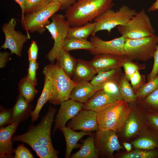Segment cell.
Masks as SVG:
<instances>
[{
    "mask_svg": "<svg viewBox=\"0 0 158 158\" xmlns=\"http://www.w3.org/2000/svg\"><path fill=\"white\" fill-rule=\"evenodd\" d=\"M147 111L158 112V87L145 97L135 102Z\"/></svg>",
    "mask_w": 158,
    "mask_h": 158,
    "instance_id": "32",
    "label": "cell"
},
{
    "mask_svg": "<svg viewBox=\"0 0 158 158\" xmlns=\"http://www.w3.org/2000/svg\"></svg>",
    "mask_w": 158,
    "mask_h": 158,
    "instance_id": "50",
    "label": "cell"
},
{
    "mask_svg": "<svg viewBox=\"0 0 158 158\" xmlns=\"http://www.w3.org/2000/svg\"><path fill=\"white\" fill-rule=\"evenodd\" d=\"M35 86L26 75L21 80L19 83V95L23 97L28 102L31 103L38 92Z\"/></svg>",
    "mask_w": 158,
    "mask_h": 158,
    "instance_id": "31",
    "label": "cell"
},
{
    "mask_svg": "<svg viewBox=\"0 0 158 158\" xmlns=\"http://www.w3.org/2000/svg\"><path fill=\"white\" fill-rule=\"evenodd\" d=\"M16 23V20L12 18L3 25L2 30L5 35V40L1 48L8 49L11 54H15L19 57L21 56L24 44L30 38L15 30Z\"/></svg>",
    "mask_w": 158,
    "mask_h": 158,
    "instance_id": "12",
    "label": "cell"
},
{
    "mask_svg": "<svg viewBox=\"0 0 158 158\" xmlns=\"http://www.w3.org/2000/svg\"><path fill=\"white\" fill-rule=\"evenodd\" d=\"M13 115L12 108L7 109L0 106V126L11 124Z\"/></svg>",
    "mask_w": 158,
    "mask_h": 158,
    "instance_id": "39",
    "label": "cell"
},
{
    "mask_svg": "<svg viewBox=\"0 0 158 158\" xmlns=\"http://www.w3.org/2000/svg\"><path fill=\"white\" fill-rule=\"evenodd\" d=\"M43 73L48 76L52 84V95L49 101L50 103L56 105L70 99L71 91L77 83L69 77L57 63L46 66Z\"/></svg>",
    "mask_w": 158,
    "mask_h": 158,
    "instance_id": "4",
    "label": "cell"
},
{
    "mask_svg": "<svg viewBox=\"0 0 158 158\" xmlns=\"http://www.w3.org/2000/svg\"><path fill=\"white\" fill-rule=\"evenodd\" d=\"M56 63L71 78H72L76 67L77 60L63 49L56 58Z\"/></svg>",
    "mask_w": 158,
    "mask_h": 158,
    "instance_id": "26",
    "label": "cell"
},
{
    "mask_svg": "<svg viewBox=\"0 0 158 158\" xmlns=\"http://www.w3.org/2000/svg\"><path fill=\"white\" fill-rule=\"evenodd\" d=\"M67 127L74 130L86 132L96 131L99 129L97 121V113L94 111L82 110L68 123Z\"/></svg>",
    "mask_w": 158,
    "mask_h": 158,
    "instance_id": "15",
    "label": "cell"
},
{
    "mask_svg": "<svg viewBox=\"0 0 158 158\" xmlns=\"http://www.w3.org/2000/svg\"><path fill=\"white\" fill-rule=\"evenodd\" d=\"M130 111L128 118L120 132L124 140L136 137L147 125V111L135 102L129 103Z\"/></svg>",
    "mask_w": 158,
    "mask_h": 158,
    "instance_id": "10",
    "label": "cell"
},
{
    "mask_svg": "<svg viewBox=\"0 0 158 158\" xmlns=\"http://www.w3.org/2000/svg\"><path fill=\"white\" fill-rule=\"evenodd\" d=\"M44 83L41 95L38 99L36 107L31 114L32 122L37 120L39 116V113L44 105L51 99L53 93V88L51 79L48 76L43 74Z\"/></svg>",
    "mask_w": 158,
    "mask_h": 158,
    "instance_id": "23",
    "label": "cell"
},
{
    "mask_svg": "<svg viewBox=\"0 0 158 158\" xmlns=\"http://www.w3.org/2000/svg\"><path fill=\"white\" fill-rule=\"evenodd\" d=\"M38 47L36 42L32 40L28 50L29 61H36L38 55Z\"/></svg>",
    "mask_w": 158,
    "mask_h": 158,
    "instance_id": "44",
    "label": "cell"
},
{
    "mask_svg": "<svg viewBox=\"0 0 158 158\" xmlns=\"http://www.w3.org/2000/svg\"><path fill=\"white\" fill-rule=\"evenodd\" d=\"M95 26V23L93 22H88L80 26L70 27L67 37L87 39L94 31Z\"/></svg>",
    "mask_w": 158,
    "mask_h": 158,
    "instance_id": "29",
    "label": "cell"
},
{
    "mask_svg": "<svg viewBox=\"0 0 158 158\" xmlns=\"http://www.w3.org/2000/svg\"><path fill=\"white\" fill-rule=\"evenodd\" d=\"M138 13L135 10L125 5H122L116 11L109 9L94 19L95 28L91 36L101 30H106L110 33L115 27L126 24Z\"/></svg>",
    "mask_w": 158,
    "mask_h": 158,
    "instance_id": "5",
    "label": "cell"
},
{
    "mask_svg": "<svg viewBox=\"0 0 158 158\" xmlns=\"http://www.w3.org/2000/svg\"><path fill=\"white\" fill-rule=\"evenodd\" d=\"M114 0H77L65 11L70 27L80 26L94 19L114 5Z\"/></svg>",
    "mask_w": 158,
    "mask_h": 158,
    "instance_id": "2",
    "label": "cell"
},
{
    "mask_svg": "<svg viewBox=\"0 0 158 158\" xmlns=\"http://www.w3.org/2000/svg\"><path fill=\"white\" fill-rule=\"evenodd\" d=\"M19 124L12 123L6 127L0 128V157L13 158L12 155L15 149L13 145L12 138Z\"/></svg>",
    "mask_w": 158,
    "mask_h": 158,
    "instance_id": "17",
    "label": "cell"
},
{
    "mask_svg": "<svg viewBox=\"0 0 158 158\" xmlns=\"http://www.w3.org/2000/svg\"><path fill=\"white\" fill-rule=\"evenodd\" d=\"M60 105L54 121L53 134L57 129L65 126L66 122L77 115L83 107V103L70 99L63 102Z\"/></svg>",
    "mask_w": 158,
    "mask_h": 158,
    "instance_id": "16",
    "label": "cell"
},
{
    "mask_svg": "<svg viewBox=\"0 0 158 158\" xmlns=\"http://www.w3.org/2000/svg\"><path fill=\"white\" fill-rule=\"evenodd\" d=\"M51 18V22L45 28L51 35L54 40V44L46 57L53 63L56 59L59 51L62 49L65 40L67 37L70 26L64 15L55 14Z\"/></svg>",
    "mask_w": 158,
    "mask_h": 158,
    "instance_id": "9",
    "label": "cell"
},
{
    "mask_svg": "<svg viewBox=\"0 0 158 158\" xmlns=\"http://www.w3.org/2000/svg\"><path fill=\"white\" fill-rule=\"evenodd\" d=\"M102 89L118 100H123L119 92L117 83L114 81L107 82L104 85Z\"/></svg>",
    "mask_w": 158,
    "mask_h": 158,
    "instance_id": "37",
    "label": "cell"
},
{
    "mask_svg": "<svg viewBox=\"0 0 158 158\" xmlns=\"http://www.w3.org/2000/svg\"><path fill=\"white\" fill-rule=\"evenodd\" d=\"M130 111L129 103L123 100L107 106L97 113L99 129L111 130L117 133L120 132Z\"/></svg>",
    "mask_w": 158,
    "mask_h": 158,
    "instance_id": "3",
    "label": "cell"
},
{
    "mask_svg": "<svg viewBox=\"0 0 158 158\" xmlns=\"http://www.w3.org/2000/svg\"><path fill=\"white\" fill-rule=\"evenodd\" d=\"M12 108L13 115L11 123H14L19 124L27 120L31 115L33 106L19 95Z\"/></svg>",
    "mask_w": 158,
    "mask_h": 158,
    "instance_id": "21",
    "label": "cell"
},
{
    "mask_svg": "<svg viewBox=\"0 0 158 158\" xmlns=\"http://www.w3.org/2000/svg\"><path fill=\"white\" fill-rule=\"evenodd\" d=\"M38 63L36 61H29V67L27 76L30 82L35 86L37 85L36 71Z\"/></svg>",
    "mask_w": 158,
    "mask_h": 158,
    "instance_id": "40",
    "label": "cell"
},
{
    "mask_svg": "<svg viewBox=\"0 0 158 158\" xmlns=\"http://www.w3.org/2000/svg\"><path fill=\"white\" fill-rule=\"evenodd\" d=\"M97 73L90 65L88 61L82 59H77V63L72 80L78 83L83 81H91Z\"/></svg>",
    "mask_w": 158,
    "mask_h": 158,
    "instance_id": "24",
    "label": "cell"
},
{
    "mask_svg": "<svg viewBox=\"0 0 158 158\" xmlns=\"http://www.w3.org/2000/svg\"><path fill=\"white\" fill-rule=\"evenodd\" d=\"M94 48L93 44L87 39L67 37L65 40L62 49L69 52L77 49H84L90 51Z\"/></svg>",
    "mask_w": 158,
    "mask_h": 158,
    "instance_id": "30",
    "label": "cell"
},
{
    "mask_svg": "<svg viewBox=\"0 0 158 158\" xmlns=\"http://www.w3.org/2000/svg\"><path fill=\"white\" fill-rule=\"evenodd\" d=\"M153 58L154 59L153 65L151 72L147 75V82L153 79L158 74V45Z\"/></svg>",
    "mask_w": 158,
    "mask_h": 158,
    "instance_id": "43",
    "label": "cell"
},
{
    "mask_svg": "<svg viewBox=\"0 0 158 158\" xmlns=\"http://www.w3.org/2000/svg\"><path fill=\"white\" fill-rule=\"evenodd\" d=\"M129 80L130 81L131 85L134 92L139 89L146 83L145 76L141 74L139 71L131 76Z\"/></svg>",
    "mask_w": 158,
    "mask_h": 158,
    "instance_id": "38",
    "label": "cell"
},
{
    "mask_svg": "<svg viewBox=\"0 0 158 158\" xmlns=\"http://www.w3.org/2000/svg\"><path fill=\"white\" fill-rule=\"evenodd\" d=\"M158 45V36L154 34L138 39H126L124 49L131 60L145 62L153 57Z\"/></svg>",
    "mask_w": 158,
    "mask_h": 158,
    "instance_id": "6",
    "label": "cell"
},
{
    "mask_svg": "<svg viewBox=\"0 0 158 158\" xmlns=\"http://www.w3.org/2000/svg\"><path fill=\"white\" fill-rule=\"evenodd\" d=\"M121 36L126 39H136L154 34L155 31L144 8L133 16L126 25L117 27Z\"/></svg>",
    "mask_w": 158,
    "mask_h": 158,
    "instance_id": "8",
    "label": "cell"
},
{
    "mask_svg": "<svg viewBox=\"0 0 158 158\" xmlns=\"http://www.w3.org/2000/svg\"><path fill=\"white\" fill-rule=\"evenodd\" d=\"M71 158H98V154L94 140V134L83 142L79 150L71 156Z\"/></svg>",
    "mask_w": 158,
    "mask_h": 158,
    "instance_id": "27",
    "label": "cell"
},
{
    "mask_svg": "<svg viewBox=\"0 0 158 158\" xmlns=\"http://www.w3.org/2000/svg\"><path fill=\"white\" fill-rule=\"evenodd\" d=\"M64 136L66 142V149L65 157H71V153L73 149L79 147L77 144L79 140L85 135H91L90 132L81 131L76 132L68 127L64 126L59 129Z\"/></svg>",
    "mask_w": 158,
    "mask_h": 158,
    "instance_id": "22",
    "label": "cell"
},
{
    "mask_svg": "<svg viewBox=\"0 0 158 158\" xmlns=\"http://www.w3.org/2000/svg\"><path fill=\"white\" fill-rule=\"evenodd\" d=\"M147 125L158 130V112L147 111Z\"/></svg>",
    "mask_w": 158,
    "mask_h": 158,
    "instance_id": "42",
    "label": "cell"
},
{
    "mask_svg": "<svg viewBox=\"0 0 158 158\" xmlns=\"http://www.w3.org/2000/svg\"><path fill=\"white\" fill-rule=\"evenodd\" d=\"M145 64H140L130 59L126 61L123 67L124 71V74L129 81L131 76L136 72L143 70L146 68Z\"/></svg>",
    "mask_w": 158,
    "mask_h": 158,
    "instance_id": "36",
    "label": "cell"
},
{
    "mask_svg": "<svg viewBox=\"0 0 158 158\" xmlns=\"http://www.w3.org/2000/svg\"><path fill=\"white\" fill-rule=\"evenodd\" d=\"M122 73L121 68L102 72L97 73L90 82L95 87L102 90L104 85L107 82L114 81L118 83Z\"/></svg>",
    "mask_w": 158,
    "mask_h": 158,
    "instance_id": "25",
    "label": "cell"
},
{
    "mask_svg": "<svg viewBox=\"0 0 158 158\" xmlns=\"http://www.w3.org/2000/svg\"><path fill=\"white\" fill-rule=\"evenodd\" d=\"M158 10V0H156L148 9V11L150 12Z\"/></svg>",
    "mask_w": 158,
    "mask_h": 158,
    "instance_id": "47",
    "label": "cell"
},
{
    "mask_svg": "<svg viewBox=\"0 0 158 158\" xmlns=\"http://www.w3.org/2000/svg\"><path fill=\"white\" fill-rule=\"evenodd\" d=\"M99 90H100L95 87L90 82L81 81L77 83L73 88L70 99L83 104Z\"/></svg>",
    "mask_w": 158,
    "mask_h": 158,
    "instance_id": "20",
    "label": "cell"
},
{
    "mask_svg": "<svg viewBox=\"0 0 158 158\" xmlns=\"http://www.w3.org/2000/svg\"><path fill=\"white\" fill-rule=\"evenodd\" d=\"M18 4L20 5L21 10L22 13L23 14L24 7V3L25 0H14Z\"/></svg>",
    "mask_w": 158,
    "mask_h": 158,
    "instance_id": "49",
    "label": "cell"
},
{
    "mask_svg": "<svg viewBox=\"0 0 158 158\" xmlns=\"http://www.w3.org/2000/svg\"><path fill=\"white\" fill-rule=\"evenodd\" d=\"M90 41L93 45L94 49L90 52L94 55L105 54L114 55H126L124 46L126 38L121 36L109 41L102 40L95 35L91 36Z\"/></svg>",
    "mask_w": 158,
    "mask_h": 158,
    "instance_id": "13",
    "label": "cell"
},
{
    "mask_svg": "<svg viewBox=\"0 0 158 158\" xmlns=\"http://www.w3.org/2000/svg\"><path fill=\"white\" fill-rule=\"evenodd\" d=\"M61 8V4L52 1L41 10L34 13L25 14L21 18L23 27L30 38L29 32H37L40 34L45 31L46 27L51 23L49 18Z\"/></svg>",
    "mask_w": 158,
    "mask_h": 158,
    "instance_id": "7",
    "label": "cell"
},
{
    "mask_svg": "<svg viewBox=\"0 0 158 158\" xmlns=\"http://www.w3.org/2000/svg\"><path fill=\"white\" fill-rule=\"evenodd\" d=\"M134 148L158 149V130L147 125L130 142Z\"/></svg>",
    "mask_w": 158,
    "mask_h": 158,
    "instance_id": "18",
    "label": "cell"
},
{
    "mask_svg": "<svg viewBox=\"0 0 158 158\" xmlns=\"http://www.w3.org/2000/svg\"><path fill=\"white\" fill-rule=\"evenodd\" d=\"M118 85L123 100L128 103L136 101L137 97L124 73H122L121 75Z\"/></svg>",
    "mask_w": 158,
    "mask_h": 158,
    "instance_id": "28",
    "label": "cell"
},
{
    "mask_svg": "<svg viewBox=\"0 0 158 158\" xmlns=\"http://www.w3.org/2000/svg\"><path fill=\"white\" fill-rule=\"evenodd\" d=\"M130 59L126 55L119 56L99 54L95 55L93 58L88 61V62L97 73H98L121 68L124 63Z\"/></svg>",
    "mask_w": 158,
    "mask_h": 158,
    "instance_id": "14",
    "label": "cell"
},
{
    "mask_svg": "<svg viewBox=\"0 0 158 158\" xmlns=\"http://www.w3.org/2000/svg\"><path fill=\"white\" fill-rule=\"evenodd\" d=\"M119 158H158V149L134 148L129 152L120 154Z\"/></svg>",
    "mask_w": 158,
    "mask_h": 158,
    "instance_id": "33",
    "label": "cell"
},
{
    "mask_svg": "<svg viewBox=\"0 0 158 158\" xmlns=\"http://www.w3.org/2000/svg\"><path fill=\"white\" fill-rule=\"evenodd\" d=\"M56 110L55 107H50L38 124L36 126L31 124L25 133L13 136L12 141L27 144L40 158H57L59 152L54 149L51 136V126Z\"/></svg>",
    "mask_w": 158,
    "mask_h": 158,
    "instance_id": "1",
    "label": "cell"
},
{
    "mask_svg": "<svg viewBox=\"0 0 158 158\" xmlns=\"http://www.w3.org/2000/svg\"><path fill=\"white\" fill-rule=\"evenodd\" d=\"M118 101L103 89L97 92L87 101L83 104V109L97 113L107 106Z\"/></svg>",
    "mask_w": 158,
    "mask_h": 158,
    "instance_id": "19",
    "label": "cell"
},
{
    "mask_svg": "<svg viewBox=\"0 0 158 158\" xmlns=\"http://www.w3.org/2000/svg\"><path fill=\"white\" fill-rule=\"evenodd\" d=\"M14 158H33L30 151L23 144L18 145L15 149Z\"/></svg>",
    "mask_w": 158,
    "mask_h": 158,
    "instance_id": "41",
    "label": "cell"
},
{
    "mask_svg": "<svg viewBox=\"0 0 158 158\" xmlns=\"http://www.w3.org/2000/svg\"><path fill=\"white\" fill-rule=\"evenodd\" d=\"M11 53L7 51L1 52L0 53V68L4 67L6 62L8 61Z\"/></svg>",
    "mask_w": 158,
    "mask_h": 158,
    "instance_id": "46",
    "label": "cell"
},
{
    "mask_svg": "<svg viewBox=\"0 0 158 158\" xmlns=\"http://www.w3.org/2000/svg\"><path fill=\"white\" fill-rule=\"evenodd\" d=\"M52 1V0H25L22 18L25 14L31 13L43 8Z\"/></svg>",
    "mask_w": 158,
    "mask_h": 158,
    "instance_id": "34",
    "label": "cell"
},
{
    "mask_svg": "<svg viewBox=\"0 0 158 158\" xmlns=\"http://www.w3.org/2000/svg\"><path fill=\"white\" fill-rule=\"evenodd\" d=\"M77 0H52L60 3L61 5V10L67 9L74 4Z\"/></svg>",
    "mask_w": 158,
    "mask_h": 158,
    "instance_id": "45",
    "label": "cell"
},
{
    "mask_svg": "<svg viewBox=\"0 0 158 158\" xmlns=\"http://www.w3.org/2000/svg\"><path fill=\"white\" fill-rule=\"evenodd\" d=\"M158 87V74L153 79L147 82L139 89L134 91L137 97V99H140L145 97Z\"/></svg>",
    "mask_w": 158,
    "mask_h": 158,
    "instance_id": "35",
    "label": "cell"
},
{
    "mask_svg": "<svg viewBox=\"0 0 158 158\" xmlns=\"http://www.w3.org/2000/svg\"><path fill=\"white\" fill-rule=\"evenodd\" d=\"M116 132L109 130L99 129L94 134V143L99 157L113 158L115 151L123 149Z\"/></svg>",
    "mask_w": 158,
    "mask_h": 158,
    "instance_id": "11",
    "label": "cell"
},
{
    "mask_svg": "<svg viewBox=\"0 0 158 158\" xmlns=\"http://www.w3.org/2000/svg\"><path fill=\"white\" fill-rule=\"evenodd\" d=\"M123 145L127 152H129L132 150L133 146L131 143L124 142L123 143Z\"/></svg>",
    "mask_w": 158,
    "mask_h": 158,
    "instance_id": "48",
    "label": "cell"
}]
</instances>
